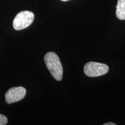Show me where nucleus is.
<instances>
[{
	"label": "nucleus",
	"mask_w": 125,
	"mask_h": 125,
	"mask_svg": "<svg viewBox=\"0 0 125 125\" xmlns=\"http://www.w3.org/2000/svg\"><path fill=\"white\" fill-rule=\"evenodd\" d=\"M26 90L21 86L13 87L8 90L5 94V100L8 104L18 102L26 96Z\"/></svg>",
	"instance_id": "nucleus-4"
},
{
	"label": "nucleus",
	"mask_w": 125,
	"mask_h": 125,
	"mask_svg": "<svg viewBox=\"0 0 125 125\" xmlns=\"http://www.w3.org/2000/svg\"><path fill=\"white\" fill-rule=\"evenodd\" d=\"M62 1H69V0H61Z\"/></svg>",
	"instance_id": "nucleus-8"
},
{
	"label": "nucleus",
	"mask_w": 125,
	"mask_h": 125,
	"mask_svg": "<svg viewBox=\"0 0 125 125\" xmlns=\"http://www.w3.org/2000/svg\"><path fill=\"white\" fill-rule=\"evenodd\" d=\"M44 60L53 77L58 81L62 80L63 69L59 56L54 52H48L45 54Z\"/></svg>",
	"instance_id": "nucleus-1"
},
{
	"label": "nucleus",
	"mask_w": 125,
	"mask_h": 125,
	"mask_svg": "<svg viewBox=\"0 0 125 125\" xmlns=\"http://www.w3.org/2000/svg\"><path fill=\"white\" fill-rule=\"evenodd\" d=\"M8 123V119L5 115L0 114V125H5Z\"/></svg>",
	"instance_id": "nucleus-6"
},
{
	"label": "nucleus",
	"mask_w": 125,
	"mask_h": 125,
	"mask_svg": "<svg viewBox=\"0 0 125 125\" xmlns=\"http://www.w3.org/2000/svg\"><path fill=\"white\" fill-rule=\"evenodd\" d=\"M34 15L32 12L24 10L19 13L13 21V28L16 30H21L30 26L33 22Z\"/></svg>",
	"instance_id": "nucleus-2"
},
{
	"label": "nucleus",
	"mask_w": 125,
	"mask_h": 125,
	"mask_svg": "<svg viewBox=\"0 0 125 125\" xmlns=\"http://www.w3.org/2000/svg\"><path fill=\"white\" fill-rule=\"evenodd\" d=\"M109 71L107 64L100 62H90L84 66V73L89 77H97L105 75Z\"/></svg>",
	"instance_id": "nucleus-3"
},
{
	"label": "nucleus",
	"mask_w": 125,
	"mask_h": 125,
	"mask_svg": "<svg viewBox=\"0 0 125 125\" xmlns=\"http://www.w3.org/2000/svg\"><path fill=\"white\" fill-rule=\"evenodd\" d=\"M116 15L119 19L125 20V0H118V1Z\"/></svg>",
	"instance_id": "nucleus-5"
},
{
	"label": "nucleus",
	"mask_w": 125,
	"mask_h": 125,
	"mask_svg": "<svg viewBox=\"0 0 125 125\" xmlns=\"http://www.w3.org/2000/svg\"><path fill=\"white\" fill-rule=\"evenodd\" d=\"M103 125H116V124L113 122H108V123H104Z\"/></svg>",
	"instance_id": "nucleus-7"
}]
</instances>
